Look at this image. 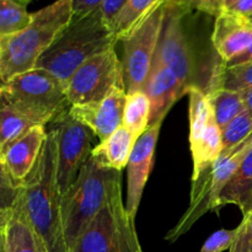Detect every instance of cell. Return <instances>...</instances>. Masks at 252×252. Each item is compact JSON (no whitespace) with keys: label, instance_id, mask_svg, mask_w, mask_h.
Returning a JSON list of instances; mask_svg holds the SVG:
<instances>
[{"label":"cell","instance_id":"cell-1","mask_svg":"<svg viewBox=\"0 0 252 252\" xmlns=\"http://www.w3.org/2000/svg\"><path fill=\"white\" fill-rule=\"evenodd\" d=\"M17 198L46 252H68L62 223L58 137L54 128L47 132L38 160L20 185Z\"/></svg>","mask_w":252,"mask_h":252},{"label":"cell","instance_id":"cell-2","mask_svg":"<svg viewBox=\"0 0 252 252\" xmlns=\"http://www.w3.org/2000/svg\"><path fill=\"white\" fill-rule=\"evenodd\" d=\"M73 21V0H56L33 12L24 31L0 37L1 84L36 68L42 54Z\"/></svg>","mask_w":252,"mask_h":252},{"label":"cell","instance_id":"cell-3","mask_svg":"<svg viewBox=\"0 0 252 252\" xmlns=\"http://www.w3.org/2000/svg\"><path fill=\"white\" fill-rule=\"evenodd\" d=\"M118 41L117 34L105 21L98 7L83 19L73 20L42 54L36 68L52 73L66 88L71 75L84 63L113 49Z\"/></svg>","mask_w":252,"mask_h":252},{"label":"cell","instance_id":"cell-4","mask_svg":"<svg viewBox=\"0 0 252 252\" xmlns=\"http://www.w3.org/2000/svg\"><path fill=\"white\" fill-rule=\"evenodd\" d=\"M120 186L121 171L105 167L90 155L62 196V223L68 252Z\"/></svg>","mask_w":252,"mask_h":252},{"label":"cell","instance_id":"cell-5","mask_svg":"<svg viewBox=\"0 0 252 252\" xmlns=\"http://www.w3.org/2000/svg\"><path fill=\"white\" fill-rule=\"evenodd\" d=\"M0 100L37 126L44 127L70 108L65 85L41 68H34L2 83Z\"/></svg>","mask_w":252,"mask_h":252},{"label":"cell","instance_id":"cell-6","mask_svg":"<svg viewBox=\"0 0 252 252\" xmlns=\"http://www.w3.org/2000/svg\"><path fill=\"white\" fill-rule=\"evenodd\" d=\"M251 149L252 135L238 147L223 149L218 159L203 174L199 175L196 180H192L189 207L176 225L166 234L165 240L175 243L204 214L218 211L220 193Z\"/></svg>","mask_w":252,"mask_h":252},{"label":"cell","instance_id":"cell-7","mask_svg":"<svg viewBox=\"0 0 252 252\" xmlns=\"http://www.w3.org/2000/svg\"><path fill=\"white\" fill-rule=\"evenodd\" d=\"M69 252H143L121 186L93 219Z\"/></svg>","mask_w":252,"mask_h":252},{"label":"cell","instance_id":"cell-8","mask_svg":"<svg viewBox=\"0 0 252 252\" xmlns=\"http://www.w3.org/2000/svg\"><path fill=\"white\" fill-rule=\"evenodd\" d=\"M166 0L158 5L123 42V75L128 94L144 90L157 54L166 15Z\"/></svg>","mask_w":252,"mask_h":252},{"label":"cell","instance_id":"cell-9","mask_svg":"<svg viewBox=\"0 0 252 252\" xmlns=\"http://www.w3.org/2000/svg\"><path fill=\"white\" fill-rule=\"evenodd\" d=\"M122 62L118 59L115 48L106 51L84 63L71 75L66 94L70 106L100 101L115 86L123 85Z\"/></svg>","mask_w":252,"mask_h":252},{"label":"cell","instance_id":"cell-10","mask_svg":"<svg viewBox=\"0 0 252 252\" xmlns=\"http://www.w3.org/2000/svg\"><path fill=\"white\" fill-rule=\"evenodd\" d=\"M166 15L155 59L171 69L187 93L194 84L196 63L187 34L184 29V17L187 10L174 0H166Z\"/></svg>","mask_w":252,"mask_h":252},{"label":"cell","instance_id":"cell-11","mask_svg":"<svg viewBox=\"0 0 252 252\" xmlns=\"http://www.w3.org/2000/svg\"><path fill=\"white\" fill-rule=\"evenodd\" d=\"M58 137V184L63 196L90 158L93 132L66 110L52 122Z\"/></svg>","mask_w":252,"mask_h":252},{"label":"cell","instance_id":"cell-12","mask_svg":"<svg viewBox=\"0 0 252 252\" xmlns=\"http://www.w3.org/2000/svg\"><path fill=\"white\" fill-rule=\"evenodd\" d=\"M127 96L125 84L117 85L102 100L70 106L69 112L75 120L90 128L91 132L102 142L123 126Z\"/></svg>","mask_w":252,"mask_h":252},{"label":"cell","instance_id":"cell-13","mask_svg":"<svg viewBox=\"0 0 252 252\" xmlns=\"http://www.w3.org/2000/svg\"><path fill=\"white\" fill-rule=\"evenodd\" d=\"M162 122L150 126L144 134L135 142L133 152L128 161V186H127V203L126 209L135 223L138 208L142 201L143 191L147 184L149 175L154 165V154L159 138L160 128Z\"/></svg>","mask_w":252,"mask_h":252},{"label":"cell","instance_id":"cell-14","mask_svg":"<svg viewBox=\"0 0 252 252\" xmlns=\"http://www.w3.org/2000/svg\"><path fill=\"white\" fill-rule=\"evenodd\" d=\"M212 43L224 63L243 54L252 44L251 17L223 10L216 16Z\"/></svg>","mask_w":252,"mask_h":252},{"label":"cell","instance_id":"cell-15","mask_svg":"<svg viewBox=\"0 0 252 252\" xmlns=\"http://www.w3.org/2000/svg\"><path fill=\"white\" fill-rule=\"evenodd\" d=\"M143 91L148 95L152 106L149 127L162 122L172 106L187 94L186 88L174 71L155 58Z\"/></svg>","mask_w":252,"mask_h":252},{"label":"cell","instance_id":"cell-16","mask_svg":"<svg viewBox=\"0 0 252 252\" xmlns=\"http://www.w3.org/2000/svg\"><path fill=\"white\" fill-rule=\"evenodd\" d=\"M47 138L44 126H34L22 137L0 152V169L6 171L12 180L21 184L36 165Z\"/></svg>","mask_w":252,"mask_h":252},{"label":"cell","instance_id":"cell-17","mask_svg":"<svg viewBox=\"0 0 252 252\" xmlns=\"http://www.w3.org/2000/svg\"><path fill=\"white\" fill-rule=\"evenodd\" d=\"M0 252H46L19 198L9 208L0 209Z\"/></svg>","mask_w":252,"mask_h":252},{"label":"cell","instance_id":"cell-18","mask_svg":"<svg viewBox=\"0 0 252 252\" xmlns=\"http://www.w3.org/2000/svg\"><path fill=\"white\" fill-rule=\"evenodd\" d=\"M135 142L137 139L132 133L125 126H121L107 139L94 148L91 157L105 167L122 171L128 165Z\"/></svg>","mask_w":252,"mask_h":252},{"label":"cell","instance_id":"cell-19","mask_svg":"<svg viewBox=\"0 0 252 252\" xmlns=\"http://www.w3.org/2000/svg\"><path fill=\"white\" fill-rule=\"evenodd\" d=\"M228 204L238 206L244 216L252 211V149L224 187L219 197L217 213Z\"/></svg>","mask_w":252,"mask_h":252},{"label":"cell","instance_id":"cell-20","mask_svg":"<svg viewBox=\"0 0 252 252\" xmlns=\"http://www.w3.org/2000/svg\"><path fill=\"white\" fill-rule=\"evenodd\" d=\"M206 94L220 129L225 128L234 118L246 110L240 91L224 88H211L206 91Z\"/></svg>","mask_w":252,"mask_h":252},{"label":"cell","instance_id":"cell-21","mask_svg":"<svg viewBox=\"0 0 252 252\" xmlns=\"http://www.w3.org/2000/svg\"><path fill=\"white\" fill-rule=\"evenodd\" d=\"M150 113V100L144 91L128 94L123 116V126L132 133L135 139L142 137L149 128Z\"/></svg>","mask_w":252,"mask_h":252},{"label":"cell","instance_id":"cell-22","mask_svg":"<svg viewBox=\"0 0 252 252\" xmlns=\"http://www.w3.org/2000/svg\"><path fill=\"white\" fill-rule=\"evenodd\" d=\"M162 1L165 0H128L112 24L118 39L128 36Z\"/></svg>","mask_w":252,"mask_h":252},{"label":"cell","instance_id":"cell-23","mask_svg":"<svg viewBox=\"0 0 252 252\" xmlns=\"http://www.w3.org/2000/svg\"><path fill=\"white\" fill-rule=\"evenodd\" d=\"M32 0H0V37L24 31L32 21L33 12L27 6Z\"/></svg>","mask_w":252,"mask_h":252},{"label":"cell","instance_id":"cell-24","mask_svg":"<svg viewBox=\"0 0 252 252\" xmlns=\"http://www.w3.org/2000/svg\"><path fill=\"white\" fill-rule=\"evenodd\" d=\"M224 88L234 91H243L252 88V62L240 65L226 66L223 62L214 68L209 89Z\"/></svg>","mask_w":252,"mask_h":252},{"label":"cell","instance_id":"cell-25","mask_svg":"<svg viewBox=\"0 0 252 252\" xmlns=\"http://www.w3.org/2000/svg\"><path fill=\"white\" fill-rule=\"evenodd\" d=\"M37 126L29 117L11 106L1 102L0 110V152L6 149L12 142L19 139L27 130Z\"/></svg>","mask_w":252,"mask_h":252},{"label":"cell","instance_id":"cell-26","mask_svg":"<svg viewBox=\"0 0 252 252\" xmlns=\"http://www.w3.org/2000/svg\"><path fill=\"white\" fill-rule=\"evenodd\" d=\"M252 135V117L248 110L243 111L225 128L221 129L223 149L238 147Z\"/></svg>","mask_w":252,"mask_h":252},{"label":"cell","instance_id":"cell-27","mask_svg":"<svg viewBox=\"0 0 252 252\" xmlns=\"http://www.w3.org/2000/svg\"><path fill=\"white\" fill-rule=\"evenodd\" d=\"M238 234L239 225L235 229H231V230L220 229V230L213 233L207 239L206 243L202 246L201 252H223L230 250Z\"/></svg>","mask_w":252,"mask_h":252},{"label":"cell","instance_id":"cell-28","mask_svg":"<svg viewBox=\"0 0 252 252\" xmlns=\"http://www.w3.org/2000/svg\"><path fill=\"white\" fill-rule=\"evenodd\" d=\"M229 252H252V211L244 216L238 236Z\"/></svg>","mask_w":252,"mask_h":252},{"label":"cell","instance_id":"cell-29","mask_svg":"<svg viewBox=\"0 0 252 252\" xmlns=\"http://www.w3.org/2000/svg\"><path fill=\"white\" fill-rule=\"evenodd\" d=\"M177 4L189 11V10H197L204 14L218 16L224 10L225 0H174Z\"/></svg>","mask_w":252,"mask_h":252},{"label":"cell","instance_id":"cell-30","mask_svg":"<svg viewBox=\"0 0 252 252\" xmlns=\"http://www.w3.org/2000/svg\"><path fill=\"white\" fill-rule=\"evenodd\" d=\"M127 1L128 0H103L102 1V4L100 6L101 14H102L105 21L111 27H112L113 21H115L117 15L121 12V10L125 7Z\"/></svg>","mask_w":252,"mask_h":252},{"label":"cell","instance_id":"cell-31","mask_svg":"<svg viewBox=\"0 0 252 252\" xmlns=\"http://www.w3.org/2000/svg\"><path fill=\"white\" fill-rule=\"evenodd\" d=\"M103 0H73V20L83 19L101 6Z\"/></svg>","mask_w":252,"mask_h":252},{"label":"cell","instance_id":"cell-32","mask_svg":"<svg viewBox=\"0 0 252 252\" xmlns=\"http://www.w3.org/2000/svg\"><path fill=\"white\" fill-rule=\"evenodd\" d=\"M226 10H231V11L238 12V14L252 17V0H239L233 6H230Z\"/></svg>","mask_w":252,"mask_h":252},{"label":"cell","instance_id":"cell-33","mask_svg":"<svg viewBox=\"0 0 252 252\" xmlns=\"http://www.w3.org/2000/svg\"><path fill=\"white\" fill-rule=\"evenodd\" d=\"M251 62H252V44L250 48H249L246 52H244L243 54H240V56L236 57V58L231 59V61L228 62V63H224L223 62V64L226 66H234V65H240V64L251 63Z\"/></svg>","mask_w":252,"mask_h":252},{"label":"cell","instance_id":"cell-34","mask_svg":"<svg viewBox=\"0 0 252 252\" xmlns=\"http://www.w3.org/2000/svg\"><path fill=\"white\" fill-rule=\"evenodd\" d=\"M240 94L241 96H243L244 103H245V108L248 110V112L250 113L252 117V88L240 91Z\"/></svg>","mask_w":252,"mask_h":252},{"label":"cell","instance_id":"cell-35","mask_svg":"<svg viewBox=\"0 0 252 252\" xmlns=\"http://www.w3.org/2000/svg\"><path fill=\"white\" fill-rule=\"evenodd\" d=\"M236 1H239V0H225V2H224V10L229 9L230 6H233Z\"/></svg>","mask_w":252,"mask_h":252}]
</instances>
